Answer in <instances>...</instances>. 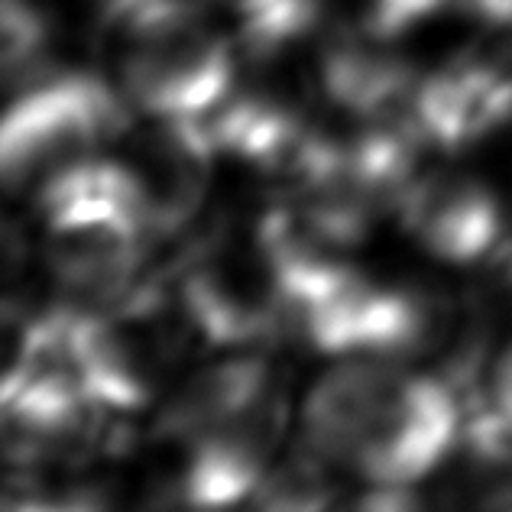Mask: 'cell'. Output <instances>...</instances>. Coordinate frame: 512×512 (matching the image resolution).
Wrapping results in <instances>:
<instances>
[{
	"label": "cell",
	"instance_id": "obj_1",
	"mask_svg": "<svg viewBox=\"0 0 512 512\" xmlns=\"http://www.w3.org/2000/svg\"><path fill=\"white\" fill-rule=\"evenodd\" d=\"M464 412V396L438 370L341 357L308 389L299 435L367 490L412 493L454 457Z\"/></svg>",
	"mask_w": 512,
	"mask_h": 512
},
{
	"label": "cell",
	"instance_id": "obj_2",
	"mask_svg": "<svg viewBox=\"0 0 512 512\" xmlns=\"http://www.w3.org/2000/svg\"><path fill=\"white\" fill-rule=\"evenodd\" d=\"M49 276L78 305H104L143 276L153 227L137 175L114 156H91L36 192Z\"/></svg>",
	"mask_w": 512,
	"mask_h": 512
},
{
	"label": "cell",
	"instance_id": "obj_3",
	"mask_svg": "<svg viewBox=\"0 0 512 512\" xmlns=\"http://www.w3.org/2000/svg\"><path fill=\"white\" fill-rule=\"evenodd\" d=\"M133 107L117 85L94 72L46 69L10 85L0 133V166L10 195L39 192L59 172L101 156L124 140Z\"/></svg>",
	"mask_w": 512,
	"mask_h": 512
},
{
	"label": "cell",
	"instance_id": "obj_4",
	"mask_svg": "<svg viewBox=\"0 0 512 512\" xmlns=\"http://www.w3.org/2000/svg\"><path fill=\"white\" fill-rule=\"evenodd\" d=\"M289 431L286 386L273 389L234 419L214 425L182 444L172 470V503L195 509H224L250 503L279 461Z\"/></svg>",
	"mask_w": 512,
	"mask_h": 512
},
{
	"label": "cell",
	"instance_id": "obj_5",
	"mask_svg": "<svg viewBox=\"0 0 512 512\" xmlns=\"http://www.w3.org/2000/svg\"><path fill=\"white\" fill-rule=\"evenodd\" d=\"M393 211L412 244L448 266L493 263L509 244L500 195L470 172H419Z\"/></svg>",
	"mask_w": 512,
	"mask_h": 512
},
{
	"label": "cell",
	"instance_id": "obj_6",
	"mask_svg": "<svg viewBox=\"0 0 512 512\" xmlns=\"http://www.w3.org/2000/svg\"><path fill=\"white\" fill-rule=\"evenodd\" d=\"M282 386V376L273 360L256 347H227V354L211 357L208 363L185 376L159 406L153 435L166 444H182L214 425L234 419L250 409L273 389Z\"/></svg>",
	"mask_w": 512,
	"mask_h": 512
},
{
	"label": "cell",
	"instance_id": "obj_7",
	"mask_svg": "<svg viewBox=\"0 0 512 512\" xmlns=\"http://www.w3.org/2000/svg\"><path fill=\"white\" fill-rule=\"evenodd\" d=\"M334 464H328L318 451H312L299 438V444L279 461L260 483L253 496V506L260 509H318L334 503Z\"/></svg>",
	"mask_w": 512,
	"mask_h": 512
},
{
	"label": "cell",
	"instance_id": "obj_8",
	"mask_svg": "<svg viewBox=\"0 0 512 512\" xmlns=\"http://www.w3.org/2000/svg\"><path fill=\"white\" fill-rule=\"evenodd\" d=\"M487 406L512 425V338L496 350L487 363V376H483L480 396Z\"/></svg>",
	"mask_w": 512,
	"mask_h": 512
}]
</instances>
